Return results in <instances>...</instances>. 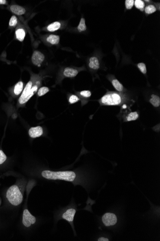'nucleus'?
I'll return each instance as SVG.
<instances>
[{"label":"nucleus","instance_id":"1","mask_svg":"<svg viewBox=\"0 0 160 241\" xmlns=\"http://www.w3.org/2000/svg\"><path fill=\"white\" fill-rule=\"evenodd\" d=\"M42 176L45 179L51 180H59L67 182H73L76 178V174L72 171L55 172L44 170L42 171Z\"/></svg>","mask_w":160,"mask_h":241},{"label":"nucleus","instance_id":"2","mask_svg":"<svg viewBox=\"0 0 160 241\" xmlns=\"http://www.w3.org/2000/svg\"><path fill=\"white\" fill-rule=\"evenodd\" d=\"M124 97L115 92H107L101 98L99 102L104 105H120L124 101Z\"/></svg>","mask_w":160,"mask_h":241},{"label":"nucleus","instance_id":"3","mask_svg":"<svg viewBox=\"0 0 160 241\" xmlns=\"http://www.w3.org/2000/svg\"><path fill=\"white\" fill-rule=\"evenodd\" d=\"M7 199L14 206H18L23 201V197L18 186L13 185L7 191L6 193Z\"/></svg>","mask_w":160,"mask_h":241},{"label":"nucleus","instance_id":"4","mask_svg":"<svg viewBox=\"0 0 160 241\" xmlns=\"http://www.w3.org/2000/svg\"><path fill=\"white\" fill-rule=\"evenodd\" d=\"M38 89V86L37 85H34L33 86L32 82L29 81L25 86L19 99V102L20 104L23 105L27 103L35 94Z\"/></svg>","mask_w":160,"mask_h":241},{"label":"nucleus","instance_id":"5","mask_svg":"<svg viewBox=\"0 0 160 241\" xmlns=\"http://www.w3.org/2000/svg\"><path fill=\"white\" fill-rule=\"evenodd\" d=\"M36 218L27 209H25L23 215V223L26 227H29L32 224L35 223Z\"/></svg>","mask_w":160,"mask_h":241},{"label":"nucleus","instance_id":"6","mask_svg":"<svg viewBox=\"0 0 160 241\" xmlns=\"http://www.w3.org/2000/svg\"><path fill=\"white\" fill-rule=\"evenodd\" d=\"M103 222L106 226L114 225L117 222V218L113 213H107L102 217Z\"/></svg>","mask_w":160,"mask_h":241},{"label":"nucleus","instance_id":"7","mask_svg":"<svg viewBox=\"0 0 160 241\" xmlns=\"http://www.w3.org/2000/svg\"><path fill=\"white\" fill-rule=\"evenodd\" d=\"M45 59V56L40 52L35 51L33 54L31 60L34 65L40 67Z\"/></svg>","mask_w":160,"mask_h":241},{"label":"nucleus","instance_id":"8","mask_svg":"<svg viewBox=\"0 0 160 241\" xmlns=\"http://www.w3.org/2000/svg\"><path fill=\"white\" fill-rule=\"evenodd\" d=\"M43 134V131L42 127L37 126L32 127L29 130V135L30 137L33 138L39 137Z\"/></svg>","mask_w":160,"mask_h":241},{"label":"nucleus","instance_id":"9","mask_svg":"<svg viewBox=\"0 0 160 241\" xmlns=\"http://www.w3.org/2000/svg\"><path fill=\"white\" fill-rule=\"evenodd\" d=\"M76 213V210L73 209H68L65 213L62 215V218L67 220L69 222L73 221L75 214Z\"/></svg>","mask_w":160,"mask_h":241},{"label":"nucleus","instance_id":"10","mask_svg":"<svg viewBox=\"0 0 160 241\" xmlns=\"http://www.w3.org/2000/svg\"><path fill=\"white\" fill-rule=\"evenodd\" d=\"M89 67L91 69L94 70H98L100 68V63L98 58L96 57H92L89 59Z\"/></svg>","mask_w":160,"mask_h":241},{"label":"nucleus","instance_id":"11","mask_svg":"<svg viewBox=\"0 0 160 241\" xmlns=\"http://www.w3.org/2000/svg\"><path fill=\"white\" fill-rule=\"evenodd\" d=\"M78 74V71L75 68L66 67L63 72V75L67 78H74Z\"/></svg>","mask_w":160,"mask_h":241},{"label":"nucleus","instance_id":"12","mask_svg":"<svg viewBox=\"0 0 160 241\" xmlns=\"http://www.w3.org/2000/svg\"><path fill=\"white\" fill-rule=\"evenodd\" d=\"M10 10L16 14L21 16L25 13V9L24 7L18 5H13L10 7Z\"/></svg>","mask_w":160,"mask_h":241},{"label":"nucleus","instance_id":"13","mask_svg":"<svg viewBox=\"0 0 160 241\" xmlns=\"http://www.w3.org/2000/svg\"><path fill=\"white\" fill-rule=\"evenodd\" d=\"M60 38L59 36L56 35L54 34H51L49 36L46 38V41L53 45H57L59 42Z\"/></svg>","mask_w":160,"mask_h":241},{"label":"nucleus","instance_id":"14","mask_svg":"<svg viewBox=\"0 0 160 241\" xmlns=\"http://www.w3.org/2000/svg\"><path fill=\"white\" fill-rule=\"evenodd\" d=\"M61 27V24L60 22L58 21L54 22L53 23H51L49 24L47 27V30L50 32H54L56 31L57 30H59Z\"/></svg>","mask_w":160,"mask_h":241},{"label":"nucleus","instance_id":"15","mask_svg":"<svg viewBox=\"0 0 160 241\" xmlns=\"http://www.w3.org/2000/svg\"><path fill=\"white\" fill-rule=\"evenodd\" d=\"M16 37L17 40L20 41H24L25 36V30L23 28H19L16 31Z\"/></svg>","mask_w":160,"mask_h":241},{"label":"nucleus","instance_id":"16","mask_svg":"<svg viewBox=\"0 0 160 241\" xmlns=\"http://www.w3.org/2000/svg\"><path fill=\"white\" fill-rule=\"evenodd\" d=\"M150 102L153 107H159L160 105V98L157 95L152 94V98L150 100Z\"/></svg>","mask_w":160,"mask_h":241},{"label":"nucleus","instance_id":"17","mask_svg":"<svg viewBox=\"0 0 160 241\" xmlns=\"http://www.w3.org/2000/svg\"><path fill=\"white\" fill-rule=\"evenodd\" d=\"M112 84L113 86L116 90L121 92L123 91L124 88L123 85L120 83V82L117 80V79H114L112 81Z\"/></svg>","mask_w":160,"mask_h":241},{"label":"nucleus","instance_id":"18","mask_svg":"<svg viewBox=\"0 0 160 241\" xmlns=\"http://www.w3.org/2000/svg\"><path fill=\"white\" fill-rule=\"evenodd\" d=\"M23 88V83L22 81L18 82L14 86V94L16 95H19L22 91Z\"/></svg>","mask_w":160,"mask_h":241},{"label":"nucleus","instance_id":"19","mask_svg":"<svg viewBox=\"0 0 160 241\" xmlns=\"http://www.w3.org/2000/svg\"><path fill=\"white\" fill-rule=\"evenodd\" d=\"M139 118V114L137 112H131L126 116L127 121H136Z\"/></svg>","mask_w":160,"mask_h":241},{"label":"nucleus","instance_id":"20","mask_svg":"<svg viewBox=\"0 0 160 241\" xmlns=\"http://www.w3.org/2000/svg\"><path fill=\"white\" fill-rule=\"evenodd\" d=\"M86 26L85 24V20L84 18H81L80 20L79 25L77 27V30L79 32H81L83 31H85L86 30Z\"/></svg>","mask_w":160,"mask_h":241},{"label":"nucleus","instance_id":"21","mask_svg":"<svg viewBox=\"0 0 160 241\" xmlns=\"http://www.w3.org/2000/svg\"><path fill=\"white\" fill-rule=\"evenodd\" d=\"M145 12L147 14H152L156 11L157 9L155 6L150 4L146 6L144 8Z\"/></svg>","mask_w":160,"mask_h":241},{"label":"nucleus","instance_id":"22","mask_svg":"<svg viewBox=\"0 0 160 241\" xmlns=\"http://www.w3.org/2000/svg\"><path fill=\"white\" fill-rule=\"evenodd\" d=\"M135 7L143 11L145 8L144 1L142 0H136L134 1Z\"/></svg>","mask_w":160,"mask_h":241},{"label":"nucleus","instance_id":"23","mask_svg":"<svg viewBox=\"0 0 160 241\" xmlns=\"http://www.w3.org/2000/svg\"><path fill=\"white\" fill-rule=\"evenodd\" d=\"M49 91V89L46 87H42L38 90V94L39 96H42L48 93Z\"/></svg>","mask_w":160,"mask_h":241},{"label":"nucleus","instance_id":"24","mask_svg":"<svg viewBox=\"0 0 160 241\" xmlns=\"http://www.w3.org/2000/svg\"><path fill=\"white\" fill-rule=\"evenodd\" d=\"M138 68L139 69L140 72L143 74H146L147 73V68L146 65L143 63H139L137 65Z\"/></svg>","mask_w":160,"mask_h":241},{"label":"nucleus","instance_id":"25","mask_svg":"<svg viewBox=\"0 0 160 241\" xmlns=\"http://www.w3.org/2000/svg\"><path fill=\"white\" fill-rule=\"evenodd\" d=\"M134 4V1L133 0H126L125 1L126 8L128 10L131 9Z\"/></svg>","mask_w":160,"mask_h":241},{"label":"nucleus","instance_id":"26","mask_svg":"<svg viewBox=\"0 0 160 241\" xmlns=\"http://www.w3.org/2000/svg\"><path fill=\"white\" fill-rule=\"evenodd\" d=\"M80 100L79 97L75 95H72L70 96V97L69 98V102L70 104H75V103H77Z\"/></svg>","mask_w":160,"mask_h":241},{"label":"nucleus","instance_id":"27","mask_svg":"<svg viewBox=\"0 0 160 241\" xmlns=\"http://www.w3.org/2000/svg\"><path fill=\"white\" fill-rule=\"evenodd\" d=\"M17 19L16 16H13L12 17L9 21V26L11 27H14L17 24Z\"/></svg>","mask_w":160,"mask_h":241},{"label":"nucleus","instance_id":"28","mask_svg":"<svg viewBox=\"0 0 160 241\" xmlns=\"http://www.w3.org/2000/svg\"><path fill=\"white\" fill-rule=\"evenodd\" d=\"M91 94V92L89 91H83L80 92V95L84 98H89Z\"/></svg>","mask_w":160,"mask_h":241},{"label":"nucleus","instance_id":"29","mask_svg":"<svg viewBox=\"0 0 160 241\" xmlns=\"http://www.w3.org/2000/svg\"><path fill=\"white\" fill-rule=\"evenodd\" d=\"M7 159V157L2 150H0V165L4 163Z\"/></svg>","mask_w":160,"mask_h":241},{"label":"nucleus","instance_id":"30","mask_svg":"<svg viewBox=\"0 0 160 241\" xmlns=\"http://www.w3.org/2000/svg\"><path fill=\"white\" fill-rule=\"evenodd\" d=\"M98 241H108V239L106 238H105V237H101L100 238H99L98 239Z\"/></svg>","mask_w":160,"mask_h":241},{"label":"nucleus","instance_id":"31","mask_svg":"<svg viewBox=\"0 0 160 241\" xmlns=\"http://www.w3.org/2000/svg\"><path fill=\"white\" fill-rule=\"evenodd\" d=\"M6 3L5 0H0V4H5Z\"/></svg>","mask_w":160,"mask_h":241},{"label":"nucleus","instance_id":"32","mask_svg":"<svg viewBox=\"0 0 160 241\" xmlns=\"http://www.w3.org/2000/svg\"><path fill=\"white\" fill-rule=\"evenodd\" d=\"M147 1V2H149V1Z\"/></svg>","mask_w":160,"mask_h":241}]
</instances>
